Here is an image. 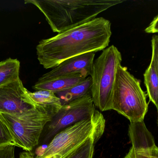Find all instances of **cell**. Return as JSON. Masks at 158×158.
I'll use <instances>...</instances> for the list:
<instances>
[{"instance_id":"obj_1","label":"cell","mask_w":158,"mask_h":158,"mask_svg":"<svg viewBox=\"0 0 158 158\" xmlns=\"http://www.w3.org/2000/svg\"><path fill=\"white\" fill-rule=\"evenodd\" d=\"M112 35L111 23L98 17L57 35L40 41L36 47L38 59L46 69L63 61L108 47Z\"/></svg>"},{"instance_id":"obj_2","label":"cell","mask_w":158,"mask_h":158,"mask_svg":"<svg viewBox=\"0 0 158 158\" xmlns=\"http://www.w3.org/2000/svg\"><path fill=\"white\" fill-rule=\"evenodd\" d=\"M121 0H27L44 15L53 32H63L91 21Z\"/></svg>"},{"instance_id":"obj_3","label":"cell","mask_w":158,"mask_h":158,"mask_svg":"<svg viewBox=\"0 0 158 158\" xmlns=\"http://www.w3.org/2000/svg\"><path fill=\"white\" fill-rule=\"evenodd\" d=\"M146 96L140 81L127 68L119 66L113 87L111 109L127 118L131 123L144 121L148 111Z\"/></svg>"},{"instance_id":"obj_4","label":"cell","mask_w":158,"mask_h":158,"mask_svg":"<svg viewBox=\"0 0 158 158\" xmlns=\"http://www.w3.org/2000/svg\"><path fill=\"white\" fill-rule=\"evenodd\" d=\"M106 121L98 110L91 117L79 122L58 133L42 152L34 158H64L81 146L88 138H100Z\"/></svg>"},{"instance_id":"obj_5","label":"cell","mask_w":158,"mask_h":158,"mask_svg":"<svg viewBox=\"0 0 158 158\" xmlns=\"http://www.w3.org/2000/svg\"><path fill=\"white\" fill-rule=\"evenodd\" d=\"M121 53L111 45L103 50L94 61L90 77L91 96L94 105L101 111L111 110L112 93L117 70L121 65Z\"/></svg>"},{"instance_id":"obj_6","label":"cell","mask_w":158,"mask_h":158,"mask_svg":"<svg viewBox=\"0 0 158 158\" xmlns=\"http://www.w3.org/2000/svg\"><path fill=\"white\" fill-rule=\"evenodd\" d=\"M0 117L9 130L13 145L29 152L38 145L44 128L52 118L38 110L20 117L2 113Z\"/></svg>"},{"instance_id":"obj_7","label":"cell","mask_w":158,"mask_h":158,"mask_svg":"<svg viewBox=\"0 0 158 158\" xmlns=\"http://www.w3.org/2000/svg\"><path fill=\"white\" fill-rule=\"evenodd\" d=\"M95 107L90 95L62 106L58 113L47 124L43 143L51 141L64 129L91 117L96 111Z\"/></svg>"},{"instance_id":"obj_8","label":"cell","mask_w":158,"mask_h":158,"mask_svg":"<svg viewBox=\"0 0 158 158\" xmlns=\"http://www.w3.org/2000/svg\"><path fill=\"white\" fill-rule=\"evenodd\" d=\"M28 92L19 78L0 87V113L20 117L37 110Z\"/></svg>"},{"instance_id":"obj_9","label":"cell","mask_w":158,"mask_h":158,"mask_svg":"<svg viewBox=\"0 0 158 158\" xmlns=\"http://www.w3.org/2000/svg\"><path fill=\"white\" fill-rule=\"evenodd\" d=\"M128 134L132 146L124 158H158V147L144 121L131 122Z\"/></svg>"},{"instance_id":"obj_10","label":"cell","mask_w":158,"mask_h":158,"mask_svg":"<svg viewBox=\"0 0 158 158\" xmlns=\"http://www.w3.org/2000/svg\"><path fill=\"white\" fill-rule=\"evenodd\" d=\"M95 55V52H91L67 59L44 74L38 81L51 80L77 74L87 78L92 72Z\"/></svg>"},{"instance_id":"obj_11","label":"cell","mask_w":158,"mask_h":158,"mask_svg":"<svg viewBox=\"0 0 158 158\" xmlns=\"http://www.w3.org/2000/svg\"><path fill=\"white\" fill-rule=\"evenodd\" d=\"M31 103L36 109L53 117L62 107L60 99L55 93L46 91L28 92Z\"/></svg>"},{"instance_id":"obj_12","label":"cell","mask_w":158,"mask_h":158,"mask_svg":"<svg viewBox=\"0 0 158 158\" xmlns=\"http://www.w3.org/2000/svg\"><path fill=\"white\" fill-rule=\"evenodd\" d=\"M85 77L81 74L68 76L51 80L36 83L33 88L36 91H46L56 94L68 90L70 88L83 81Z\"/></svg>"},{"instance_id":"obj_13","label":"cell","mask_w":158,"mask_h":158,"mask_svg":"<svg viewBox=\"0 0 158 158\" xmlns=\"http://www.w3.org/2000/svg\"><path fill=\"white\" fill-rule=\"evenodd\" d=\"M144 78L148 97L156 106L158 113V64L153 54L150 65L144 74Z\"/></svg>"},{"instance_id":"obj_14","label":"cell","mask_w":158,"mask_h":158,"mask_svg":"<svg viewBox=\"0 0 158 158\" xmlns=\"http://www.w3.org/2000/svg\"><path fill=\"white\" fill-rule=\"evenodd\" d=\"M91 87L92 79L89 76L68 90L56 94L64 105L85 96L91 95Z\"/></svg>"},{"instance_id":"obj_15","label":"cell","mask_w":158,"mask_h":158,"mask_svg":"<svg viewBox=\"0 0 158 158\" xmlns=\"http://www.w3.org/2000/svg\"><path fill=\"white\" fill-rule=\"evenodd\" d=\"M20 62L9 58L0 62V87L19 79Z\"/></svg>"},{"instance_id":"obj_16","label":"cell","mask_w":158,"mask_h":158,"mask_svg":"<svg viewBox=\"0 0 158 158\" xmlns=\"http://www.w3.org/2000/svg\"><path fill=\"white\" fill-rule=\"evenodd\" d=\"M100 138L91 137L83 144L64 158H93L94 145Z\"/></svg>"},{"instance_id":"obj_17","label":"cell","mask_w":158,"mask_h":158,"mask_svg":"<svg viewBox=\"0 0 158 158\" xmlns=\"http://www.w3.org/2000/svg\"><path fill=\"white\" fill-rule=\"evenodd\" d=\"M13 145V139L5 123L0 117V148Z\"/></svg>"},{"instance_id":"obj_18","label":"cell","mask_w":158,"mask_h":158,"mask_svg":"<svg viewBox=\"0 0 158 158\" xmlns=\"http://www.w3.org/2000/svg\"><path fill=\"white\" fill-rule=\"evenodd\" d=\"M145 31L148 33H158V15L154 18L148 27L145 29Z\"/></svg>"},{"instance_id":"obj_19","label":"cell","mask_w":158,"mask_h":158,"mask_svg":"<svg viewBox=\"0 0 158 158\" xmlns=\"http://www.w3.org/2000/svg\"><path fill=\"white\" fill-rule=\"evenodd\" d=\"M152 54L155 55L158 64V36H153L152 41Z\"/></svg>"},{"instance_id":"obj_20","label":"cell","mask_w":158,"mask_h":158,"mask_svg":"<svg viewBox=\"0 0 158 158\" xmlns=\"http://www.w3.org/2000/svg\"><path fill=\"white\" fill-rule=\"evenodd\" d=\"M19 158H34V157L31 152H24L20 153Z\"/></svg>"},{"instance_id":"obj_21","label":"cell","mask_w":158,"mask_h":158,"mask_svg":"<svg viewBox=\"0 0 158 158\" xmlns=\"http://www.w3.org/2000/svg\"><path fill=\"white\" fill-rule=\"evenodd\" d=\"M157 124H158V120H157Z\"/></svg>"},{"instance_id":"obj_22","label":"cell","mask_w":158,"mask_h":158,"mask_svg":"<svg viewBox=\"0 0 158 158\" xmlns=\"http://www.w3.org/2000/svg\"></svg>"}]
</instances>
